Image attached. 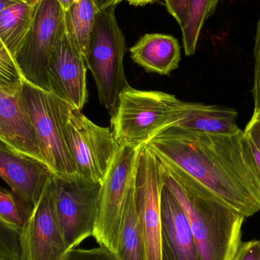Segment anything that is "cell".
I'll return each instance as SVG.
<instances>
[{
  "label": "cell",
  "mask_w": 260,
  "mask_h": 260,
  "mask_svg": "<svg viewBox=\"0 0 260 260\" xmlns=\"http://www.w3.org/2000/svg\"><path fill=\"white\" fill-rule=\"evenodd\" d=\"M28 1H31V0H0V13L11 6H15V5L23 3V2Z\"/></svg>",
  "instance_id": "4dcf8cb0"
},
{
  "label": "cell",
  "mask_w": 260,
  "mask_h": 260,
  "mask_svg": "<svg viewBox=\"0 0 260 260\" xmlns=\"http://www.w3.org/2000/svg\"><path fill=\"white\" fill-rule=\"evenodd\" d=\"M64 28L60 5L56 0H37L30 30L15 56L23 80L50 92L47 68Z\"/></svg>",
  "instance_id": "8992f818"
},
{
  "label": "cell",
  "mask_w": 260,
  "mask_h": 260,
  "mask_svg": "<svg viewBox=\"0 0 260 260\" xmlns=\"http://www.w3.org/2000/svg\"><path fill=\"white\" fill-rule=\"evenodd\" d=\"M259 247H260V240H259ZM259 260H260V258H259Z\"/></svg>",
  "instance_id": "d590c367"
},
{
  "label": "cell",
  "mask_w": 260,
  "mask_h": 260,
  "mask_svg": "<svg viewBox=\"0 0 260 260\" xmlns=\"http://www.w3.org/2000/svg\"><path fill=\"white\" fill-rule=\"evenodd\" d=\"M56 1L60 5L62 10L67 11L73 5L80 1V0H56Z\"/></svg>",
  "instance_id": "d6a6232c"
},
{
  "label": "cell",
  "mask_w": 260,
  "mask_h": 260,
  "mask_svg": "<svg viewBox=\"0 0 260 260\" xmlns=\"http://www.w3.org/2000/svg\"><path fill=\"white\" fill-rule=\"evenodd\" d=\"M238 111L218 105L182 102L176 127L214 134L235 135L241 131Z\"/></svg>",
  "instance_id": "2e32d148"
},
{
  "label": "cell",
  "mask_w": 260,
  "mask_h": 260,
  "mask_svg": "<svg viewBox=\"0 0 260 260\" xmlns=\"http://www.w3.org/2000/svg\"><path fill=\"white\" fill-rule=\"evenodd\" d=\"M53 175L44 162L18 152L0 141V177L30 210Z\"/></svg>",
  "instance_id": "5bb4252c"
},
{
  "label": "cell",
  "mask_w": 260,
  "mask_h": 260,
  "mask_svg": "<svg viewBox=\"0 0 260 260\" xmlns=\"http://www.w3.org/2000/svg\"><path fill=\"white\" fill-rule=\"evenodd\" d=\"M23 89L44 162L57 177H74L76 175V164L65 127L66 119L72 105L53 93L24 80Z\"/></svg>",
  "instance_id": "5b68a950"
},
{
  "label": "cell",
  "mask_w": 260,
  "mask_h": 260,
  "mask_svg": "<svg viewBox=\"0 0 260 260\" xmlns=\"http://www.w3.org/2000/svg\"><path fill=\"white\" fill-rule=\"evenodd\" d=\"M62 260H118L115 253L105 246L92 249L73 248L67 252Z\"/></svg>",
  "instance_id": "d4e9b609"
},
{
  "label": "cell",
  "mask_w": 260,
  "mask_h": 260,
  "mask_svg": "<svg viewBox=\"0 0 260 260\" xmlns=\"http://www.w3.org/2000/svg\"><path fill=\"white\" fill-rule=\"evenodd\" d=\"M148 146L219 196L245 218L260 211V176L250 141L235 135L190 131L173 126Z\"/></svg>",
  "instance_id": "6da1fadb"
},
{
  "label": "cell",
  "mask_w": 260,
  "mask_h": 260,
  "mask_svg": "<svg viewBox=\"0 0 260 260\" xmlns=\"http://www.w3.org/2000/svg\"><path fill=\"white\" fill-rule=\"evenodd\" d=\"M36 1L18 3L0 13V38L14 58L30 30Z\"/></svg>",
  "instance_id": "d6986e66"
},
{
  "label": "cell",
  "mask_w": 260,
  "mask_h": 260,
  "mask_svg": "<svg viewBox=\"0 0 260 260\" xmlns=\"http://www.w3.org/2000/svg\"><path fill=\"white\" fill-rule=\"evenodd\" d=\"M31 212L32 210L24 206L12 191L0 189V218L2 219L21 231Z\"/></svg>",
  "instance_id": "7402d4cb"
},
{
  "label": "cell",
  "mask_w": 260,
  "mask_h": 260,
  "mask_svg": "<svg viewBox=\"0 0 260 260\" xmlns=\"http://www.w3.org/2000/svg\"><path fill=\"white\" fill-rule=\"evenodd\" d=\"M254 59V79L252 93L254 102V111H257L260 109V16L255 37Z\"/></svg>",
  "instance_id": "484cf974"
},
{
  "label": "cell",
  "mask_w": 260,
  "mask_h": 260,
  "mask_svg": "<svg viewBox=\"0 0 260 260\" xmlns=\"http://www.w3.org/2000/svg\"><path fill=\"white\" fill-rule=\"evenodd\" d=\"M0 260H19L14 259V258L9 257V256H3V255H0Z\"/></svg>",
  "instance_id": "e575fe53"
},
{
  "label": "cell",
  "mask_w": 260,
  "mask_h": 260,
  "mask_svg": "<svg viewBox=\"0 0 260 260\" xmlns=\"http://www.w3.org/2000/svg\"><path fill=\"white\" fill-rule=\"evenodd\" d=\"M123 0H94L98 9L100 11L112 7V6H117Z\"/></svg>",
  "instance_id": "f546056e"
},
{
  "label": "cell",
  "mask_w": 260,
  "mask_h": 260,
  "mask_svg": "<svg viewBox=\"0 0 260 260\" xmlns=\"http://www.w3.org/2000/svg\"><path fill=\"white\" fill-rule=\"evenodd\" d=\"M220 0H189V16L182 30L183 47L186 56L195 53L202 29L213 15Z\"/></svg>",
  "instance_id": "44dd1931"
},
{
  "label": "cell",
  "mask_w": 260,
  "mask_h": 260,
  "mask_svg": "<svg viewBox=\"0 0 260 260\" xmlns=\"http://www.w3.org/2000/svg\"><path fill=\"white\" fill-rule=\"evenodd\" d=\"M114 253L118 260H146L145 243L135 200V180L130 187Z\"/></svg>",
  "instance_id": "ac0fdd59"
},
{
  "label": "cell",
  "mask_w": 260,
  "mask_h": 260,
  "mask_svg": "<svg viewBox=\"0 0 260 260\" xmlns=\"http://www.w3.org/2000/svg\"><path fill=\"white\" fill-rule=\"evenodd\" d=\"M66 133L76 167V175L102 183L120 145L109 128L98 126L71 106L65 123Z\"/></svg>",
  "instance_id": "9c48e42d"
},
{
  "label": "cell",
  "mask_w": 260,
  "mask_h": 260,
  "mask_svg": "<svg viewBox=\"0 0 260 260\" xmlns=\"http://www.w3.org/2000/svg\"><path fill=\"white\" fill-rule=\"evenodd\" d=\"M53 176L20 232V260H62L69 251L55 206Z\"/></svg>",
  "instance_id": "8fae6325"
},
{
  "label": "cell",
  "mask_w": 260,
  "mask_h": 260,
  "mask_svg": "<svg viewBox=\"0 0 260 260\" xmlns=\"http://www.w3.org/2000/svg\"><path fill=\"white\" fill-rule=\"evenodd\" d=\"M20 232L0 218V255L20 260Z\"/></svg>",
  "instance_id": "cb8c5ba5"
},
{
  "label": "cell",
  "mask_w": 260,
  "mask_h": 260,
  "mask_svg": "<svg viewBox=\"0 0 260 260\" xmlns=\"http://www.w3.org/2000/svg\"><path fill=\"white\" fill-rule=\"evenodd\" d=\"M0 141L18 152L44 162L27 111L23 81L9 88L0 85Z\"/></svg>",
  "instance_id": "4fadbf2b"
},
{
  "label": "cell",
  "mask_w": 260,
  "mask_h": 260,
  "mask_svg": "<svg viewBox=\"0 0 260 260\" xmlns=\"http://www.w3.org/2000/svg\"><path fill=\"white\" fill-rule=\"evenodd\" d=\"M116 7L99 11L96 15L85 58L99 100L111 117L117 110L120 93L129 86L123 65L126 39L116 18Z\"/></svg>",
  "instance_id": "277c9868"
},
{
  "label": "cell",
  "mask_w": 260,
  "mask_h": 260,
  "mask_svg": "<svg viewBox=\"0 0 260 260\" xmlns=\"http://www.w3.org/2000/svg\"><path fill=\"white\" fill-rule=\"evenodd\" d=\"M165 3L168 12L183 29L188 21L189 0H165Z\"/></svg>",
  "instance_id": "4316f807"
},
{
  "label": "cell",
  "mask_w": 260,
  "mask_h": 260,
  "mask_svg": "<svg viewBox=\"0 0 260 260\" xmlns=\"http://www.w3.org/2000/svg\"><path fill=\"white\" fill-rule=\"evenodd\" d=\"M160 213L161 260H201L186 215L165 185L161 192Z\"/></svg>",
  "instance_id": "9a60e30c"
},
{
  "label": "cell",
  "mask_w": 260,
  "mask_h": 260,
  "mask_svg": "<svg viewBox=\"0 0 260 260\" xmlns=\"http://www.w3.org/2000/svg\"><path fill=\"white\" fill-rule=\"evenodd\" d=\"M259 240L242 242L232 260H259Z\"/></svg>",
  "instance_id": "83f0119b"
},
{
  "label": "cell",
  "mask_w": 260,
  "mask_h": 260,
  "mask_svg": "<svg viewBox=\"0 0 260 260\" xmlns=\"http://www.w3.org/2000/svg\"><path fill=\"white\" fill-rule=\"evenodd\" d=\"M250 141V140H249ZM250 148H251L252 154H253V158H254L255 163H256V169L259 172L260 176V152L256 149V147L252 144L250 141Z\"/></svg>",
  "instance_id": "1f68e13d"
},
{
  "label": "cell",
  "mask_w": 260,
  "mask_h": 260,
  "mask_svg": "<svg viewBox=\"0 0 260 260\" xmlns=\"http://www.w3.org/2000/svg\"><path fill=\"white\" fill-rule=\"evenodd\" d=\"M244 132L249 140L260 152V109L253 111L251 120Z\"/></svg>",
  "instance_id": "f1b7e54d"
},
{
  "label": "cell",
  "mask_w": 260,
  "mask_h": 260,
  "mask_svg": "<svg viewBox=\"0 0 260 260\" xmlns=\"http://www.w3.org/2000/svg\"><path fill=\"white\" fill-rule=\"evenodd\" d=\"M165 186L163 167L148 146L139 149L135 177V200L145 243L146 260H161L160 200Z\"/></svg>",
  "instance_id": "30bf717a"
},
{
  "label": "cell",
  "mask_w": 260,
  "mask_h": 260,
  "mask_svg": "<svg viewBox=\"0 0 260 260\" xmlns=\"http://www.w3.org/2000/svg\"><path fill=\"white\" fill-rule=\"evenodd\" d=\"M165 185L183 209L201 260H232L241 243L245 217L171 162L160 158Z\"/></svg>",
  "instance_id": "7a4b0ae2"
},
{
  "label": "cell",
  "mask_w": 260,
  "mask_h": 260,
  "mask_svg": "<svg viewBox=\"0 0 260 260\" xmlns=\"http://www.w3.org/2000/svg\"><path fill=\"white\" fill-rule=\"evenodd\" d=\"M99 11L94 0H80L68 10L64 11L66 32L85 59L96 15Z\"/></svg>",
  "instance_id": "ffe728a7"
},
{
  "label": "cell",
  "mask_w": 260,
  "mask_h": 260,
  "mask_svg": "<svg viewBox=\"0 0 260 260\" xmlns=\"http://www.w3.org/2000/svg\"><path fill=\"white\" fill-rule=\"evenodd\" d=\"M182 101L163 91L125 88L111 117L114 138L120 146L140 148L162 132L175 126Z\"/></svg>",
  "instance_id": "3957f363"
},
{
  "label": "cell",
  "mask_w": 260,
  "mask_h": 260,
  "mask_svg": "<svg viewBox=\"0 0 260 260\" xmlns=\"http://www.w3.org/2000/svg\"><path fill=\"white\" fill-rule=\"evenodd\" d=\"M22 81L15 58L0 38V85L9 88L21 83Z\"/></svg>",
  "instance_id": "603a6c76"
},
{
  "label": "cell",
  "mask_w": 260,
  "mask_h": 260,
  "mask_svg": "<svg viewBox=\"0 0 260 260\" xmlns=\"http://www.w3.org/2000/svg\"><path fill=\"white\" fill-rule=\"evenodd\" d=\"M87 69L86 61L76 50L64 28L47 68L50 92L82 110L88 96Z\"/></svg>",
  "instance_id": "7c38bea8"
},
{
  "label": "cell",
  "mask_w": 260,
  "mask_h": 260,
  "mask_svg": "<svg viewBox=\"0 0 260 260\" xmlns=\"http://www.w3.org/2000/svg\"><path fill=\"white\" fill-rule=\"evenodd\" d=\"M131 58L148 73L168 75L180 62L177 38L164 34H145L129 50Z\"/></svg>",
  "instance_id": "e0dca14e"
},
{
  "label": "cell",
  "mask_w": 260,
  "mask_h": 260,
  "mask_svg": "<svg viewBox=\"0 0 260 260\" xmlns=\"http://www.w3.org/2000/svg\"><path fill=\"white\" fill-rule=\"evenodd\" d=\"M132 6H143L152 3L154 0H126Z\"/></svg>",
  "instance_id": "836d02e7"
},
{
  "label": "cell",
  "mask_w": 260,
  "mask_h": 260,
  "mask_svg": "<svg viewBox=\"0 0 260 260\" xmlns=\"http://www.w3.org/2000/svg\"><path fill=\"white\" fill-rule=\"evenodd\" d=\"M55 206L69 250L93 237L98 214L101 183L76 175H53Z\"/></svg>",
  "instance_id": "ba28073f"
},
{
  "label": "cell",
  "mask_w": 260,
  "mask_h": 260,
  "mask_svg": "<svg viewBox=\"0 0 260 260\" xmlns=\"http://www.w3.org/2000/svg\"><path fill=\"white\" fill-rule=\"evenodd\" d=\"M139 149L120 146L101 183L99 214L93 238L115 253L130 187L136 176Z\"/></svg>",
  "instance_id": "52a82bcc"
}]
</instances>
